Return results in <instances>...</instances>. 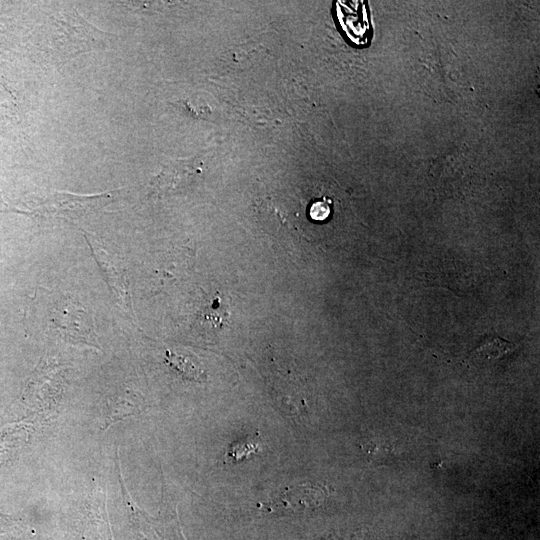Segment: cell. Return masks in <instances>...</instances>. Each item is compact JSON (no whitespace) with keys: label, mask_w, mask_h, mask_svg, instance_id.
<instances>
[{"label":"cell","mask_w":540,"mask_h":540,"mask_svg":"<svg viewBox=\"0 0 540 540\" xmlns=\"http://www.w3.org/2000/svg\"><path fill=\"white\" fill-rule=\"evenodd\" d=\"M324 493L311 484H295L272 494L261 506L269 515H293L319 506Z\"/></svg>","instance_id":"6da1fadb"},{"label":"cell","mask_w":540,"mask_h":540,"mask_svg":"<svg viewBox=\"0 0 540 540\" xmlns=\"http://www.w3.org/2000/svg\"><path fill=\"white\" fill-rule=\"evenodd\" d=\"M91 253L116 300L117 305L133 316L130 283L124 268L90 236L84 235Z\"/></svg>","instance_id":"7a4b0ae2"},{"label":"cell","mask_w":540,"mask_h":540,"mask_svg":"<svg viewBox=\"0 0 540 540\" xmlns=\"http://www.w3.org/2000/svg\"><path fill=\"white\" fill-rule=\"evenodd\" d=\"M203 162L198 158L179 159L165 164L151 181L155 194L166 195L190 188L202 174Z\"/></svg>","instance_id":"3957f363"},{"label":"cell","mask_w":540,"mask_h":540,"mask_svg":"<svg viewBox=\"0 0 540 540\" xmlns=\"http://www.w3.org/2000/svg\"><path fill=\"white\" fill-rule=\"evenodd\" d=\"M144 408L145 402L143 397L133 390L127 389L121 394L115 395L106 405V428L118 420L139 414Z\"/></svg>","instance_id":"277c9868"},{"label":"cell","mask_w":540,"mask_h":540,"mask_svg":"<svg viewBox=\"0 0 540 540\" xmlns=\"http://www.w3.org/2000/svg\"><path fill=\"white\" fill-rule=\"evenodd\" d=\"M516 346L500 337L492 336L485 339L472 353L476 363H489L511 354Z\"/></svg>","instance_id":"5b68a950"},{"label":"cell","mask_w":540,"mask_h":540,"mask_svg":"<svg viewBox=\"0 0 540 540\" xmlns=\"http://www.w3.org/2000/svg\"><path fill=\"white\" fill-rule=\"evenodd\" d=\"M166 360L176 371L191 380L205 379L204 371L186 356L167 351Z\"/></svg>","instance_id":"8992f818"},{"label":"cell","mask_w":540,"mask_h":540,"mask_svg":"<svg viewBox=\"0 0 540 540\" xmlns=\"http://www.w3.org/2000/svg\"><path fill=\"white\" fill-rule=\"evenodd\" d=\"M257 452V445L250 440L237 441L231 445L228 456L234 460H243Z\"/></svg>","instance_id":"52a82bcc"},{"label":"cell","mask_w":540,"mask_h":540,"mask_svg":"<svg viewBox=\"0 0 540 540\" xmlns=\"http://www.w3.org/2000/svg\"><path fill=\"white\" fill-rule=\"evenodd\" d=\"M316 540H338V539L333 537V536H328V537L319 538V539H316Z\"/></svg>","instance_id":"ba28073f"}]
</instances>
